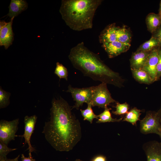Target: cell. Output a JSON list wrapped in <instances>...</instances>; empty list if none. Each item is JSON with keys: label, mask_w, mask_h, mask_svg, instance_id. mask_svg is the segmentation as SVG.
Returning <instances> with one entry per match:
<instances>
[{"label": "cell", "mask_w": 161, "mask_h": 161, "mask_svg": "<svg viewBox=\"0 0 161 161\" xmlns=\"http://www.w3.org/2000/svg\"><path fill=\"white\" fill-rule=\"evenodd\" d=\"M51 103L50 119L45 123L42 133L55 150L69 151L80 140V123L72 112V106L61 97H54Z\"/></svg>", "instance_id": "cell-1"}, {"label": "cell", "mask_w": 161, "mask_h": 161, "mask_svg": "<svg viewBox=\"0 0 161 161\" xmlns=\"http://www.w3.org/2000/svg\"><path fill=\"white\" fill-rule=\"evenodd\" d=\"M68 58L73 66L84 76L117 87L123 86L125 80L119 74L106 65L99 56L85 46L83 42L71 49Z\"/></svg>", "instance_id": "cell-2"}, {"label": "cell", "mask_w": 161, "mask_h": 161, "mask_svg": "<svg viewBox=\"0 0 161 161\" xmlns=\"http://www.w3.org/2000/svg\"><path fill=\"white\" fill-rule=\"evenodd\" d=\"M102 0H62L59 12L65 23L73 30L92 29L93 20Z\"/></svg>", "instance_id": "cell-3"}, {"label": "cell", "mask_w": 161, "mask_h": 161, "mask_svg": "<svg viewBox=\"0 0 161 161\" xmlns=\"http://www.w3.org/2000/svg\"><path fill=\"white\" fill-rule=\"evenodd\" d=\"M107 84L101 83L92 86V95L91 103L92 106L105 109L111 103L117 102L112 98L107 87Z\"/></svg>", "instance_id": "cell-4"}, {"label": "cell", "mask_w": 161, "mask_h": 161, "mask_svg": "<svg viewBox=\"0 0 161 161\" xmlns=\"http://www.w3.org/2000/svg\"><path fill=\"white\" fill-rule=\"evenodd\" d=\"M161 130V124L157 112L148 111L140 122V132L144 134L154 133L158 134Z\"/></svg>", "instance_id": "cell-5"}, {"label": "cell", "mask_w": 161, "mask_h": 161, "mask_svg": "<svg viewBox=\"0 0 161 161\" xmlns=\"http://www.w3.org/2000/svg\"><path fill=\"white\" fill-rule=\"evenodd\" d=\"M68 89L65 91L71 93L72 98L75 101V105L72 106V109L75 108L79 109L84 103H91L92 95V86L78 88L73 87L69 85Z\"/></svg>", "instance_id": "cell-6"}, {"label": "cell", "mask_w": 161, "mask_h": 161, "mask_svg": "<svg viewBox=\"0 0 161 161\" xmlns=\"http://www.w3.org/2000/svg\"><path fill=\"white\" fill-rule=\"evenodd\" d=\"M19 123L18 118L11 121L1 120L0 121V141L8 145L10 141L14 140Z\"/></svg>", "instance_id": "cell-7"}, {"label": "cell", "mask_w": 161, "mask_h": 161, "mask_svg": "<svg viewBox=\"0 0 161 161\" xmlns=\"http://www.w3.org/2000/svg\"><path fill=\"white\" fill-rule=\"evenodd\" d=\"M37 117L35 115L30 116H26L24 118V130L23 134L21 135H16V137H23L24 142L23 144L24 146L27 144L29 150V153L35 151V149L31 145L30 143V138L35 129V125L36 122Z\"/></svg>", "instance_id": "cell-8"}, {"label": "cell", "mask_w": 161, "mask_h": 161, "mask_svg": "<svg viewBox=\"0 0 161 161\" xmlns=\"http://www.w3.org/2000/svg\"><path fill=\"white\" fill-rule=\"evenodd\" d=\"M159 47L154 48L150 52L142 69L150 75L153 82L157 81V66L158 62V50Z\"/></svg>", "instance_id": "cell-9"}, {"label": "cell", "mask_w": 161, "mask_h": 161, "mask_svg": "<svg viewBox=\"0 0 161 161\" xmlns=\"http://www.w3.org/2000/svg\"><path fill=\"white\" fill-rule=\"evenodd\" d=\"M143 148L147 161H161V142L153 140L145 143Z\"/></svg>", "instance_id": "cell-10"}, {"label": "cell", "mask_w": 161, "mask_h": 161, "mask_svg": "<svg viewBox=\"0 0 161 161\" xmlns=\"http://www.w3.org/2000/svg\"><path fill=\"white\" fill-rule=\"evenodd\" d=\"M131 44H125L117 41L102 44V47L106 52L109 58L115 57L127 51Z\"/></svg>", "instance_id": "cell-11"}, {"label": "cell", "mask_w": 161, "mask_h": 161, "mask_svg": "<svg viewBox=\"0 0 161 161\" xmlns=\"http://www.w3.org/2000/svg\"><path fill=\"white\" fill-rule=\"evenodd\" d=\"M7 22L3 27L0 29V46H4L7 49L13 43L14 39V34L12 30V24L14 18Z\"/></svg>", "instance_id": "cell-12"}, {"label": "cell", "mask_w": 161, "mask_h": 161, "mask_svg": "<svg viewBox=\"0 0 161 161\" xmlns=\"http://www.w3.org/2000/svg\"><path fill=\"white\" fill-rule=\"evenodd\" d=\"M118 27L115 24L108 25L101 32L99 36V42L101 44L117 41V31Z\"/></svg>", "instance_id": "cell-13"}, {"label": "cell", "mask_w": 161, "mask_h": 161, "mask_svg": "<svg viewBox=\"0 0 161 161\" xmlns=\"http://www.w3.org/2000/svg\"><path fill=\"white\" fill-rule=\"evenodd\" d=\"M150 52L136 50L133 53L130 59L131 69H142Z\"/></svg>", "instance_id": "cell-14"}, {"label": "cell", "mask_w": 161, "mask_h": 161, "mask_svg": "<svg viewBox=\"0 0 161 161\" xmlns=\"http://www.w3.org/2000/svg\"><path fill=\"white\" fill-rule=\"evenodd\" d=\"M28 7V4L25 0H11L7 16L11 18L18 16Z\"/></svg>", "instance_id": "cell-15"}, {"label": "cell", "mask_w": 161, "mask_h": 161, "mask_svg": "<svg viewBox=\"0 0 161 161\" xmlns=\"http://www.w3.org/2000/svg\"><path fill=\"white\" fill-rule=\"evenodd\" d=\"M145 21L148 30L152 33L161 25V16L159 13H151L146 16Z\"/></svg>", "instance_id": "cell-16"}, {"label": "cell", "mask_w": 161, "mask_h": 161, "mask_svg": "<svg viewBox=\"0 0 161 161\" xmlns=\"http://www.w3.org/2000/svg\"><path fill=\"white\" fill-rule=\"evenodd\" d=\"M131 70L134 78L139 83L148 85L153 83L149 74L144 70L132 69Z\"/></svg>", "instance_id": "cell-17"}, {"label": "cell", "mask_w": 161, "mask_h": 161, "mask_svg": "<svg viewBox=\"0 0 161 161\" xmlns=\"http://www.w3.org/2000/svg\"><path fill=\"white\" fill-rule=\"evenodd\" d=\"M131 36L130 30L124 26L118 27L117 31V41L121 43L130 44Z\"/></svg>", "instance_id": "cell-18"}, {"label": "cell", "mask_w": 161, "mask_h": 161, "mask_svg": "<svg viewBox=\"0 0 161 161\" xmlns=\"http://www.w3.org/2000/svg\"><path fill=\"white\" fill-rule=\"evenodd\" d=\"M141 111L134 107L131 109L126 114L122 121L130 123L133 125L136 126L137 122L140 120Z\"/></svg>", "instance_id": "cell-19"}, {"label": "cell", "mask_w": 161, "mask_h": 161, "mask_svg": "<svg viewBox=\"0 0 161 161\" xmlns=\"http://www.w3.org/2000/svg\"><path fill=\"white\" fill-rule=\"evenodd\" d=\"M104 109V110L102 113L98 115V119L96 123L119 122L123 119V117L118 119L113 118L110 111L111 109L106 107Z\"/></svg>", "instance_id": "cell-20"}, {"label": "cell", "mask_w": 161, "mask_h": 161, "mask_svg": "<svg viewBox=\"0 0 161 161\" xmlns=\"http://www.w3.org/2000/svg\"><path fill=\"white\" fill-rule=\"evenodd\" d=\"M158 47H160L158 40L152 36L149 40L141 45L137 51L149 52L154 48Z\"/></svg>", "instance_id": "cell-21"}, {"label": "cell", "mask_w": 161, "mask_h": 161, "mask_svg": "<svg viewBox=\"0 0 161 161\" xmlns=\"http://www.w3.org/2000/svg\"><path fill=\"white\" fill-rule=\"evenodd\" d=\"M92 106L91 103H88L87 104V107L86 109L80 110L81 115L84 118L83 120L88 121L91 124L92 123L94 119H98V115H96L94 113Z\"/></svg>", "instance_id": "cell-22"}, {"label": "cell", "mask_w": 161, "mask_h": 161, "mask_svg": "<svg viewBox=\"0 0 161 161\" xmlns=\"http://www.w3.org/2000/svg\"><path fill=\"white\" fill-rule=\"evenodd\" d=\"M54 73L59 78L60 80L64 78L67 80L68 75L67 69L62 64L59 62L56 63Z\"/></svg>", "instance_id": "cell-23"}, {"label": "cell", "mask_w": 161, "mask_h": 161, "mask_svg": "<svg viewBox=\"0 0 161 161\" xmlns=\"http://www.w3.org/2000/svg\"><path fill=\"white\" fill-rule=\"evenodd\" d=\"M11 93L3 90L0 87V108L6 107L10 103V97Z\"/></svg>", "instance_id": "cell-24"}, {"label": "cell", "mask_w": 161, "mask_h": 161, "mask_svg": "<svg viewBox=\"0 0 161 161\" xmlns=\"http://www.w3.org/2000/svg\"><path fill=\"white\" fill-rule=\"evenodd\" d=\"M116 105L114 106L116 108L115 111H112V113L116 115H123L127 114L129 108V105L126 102L120 103L116 102Z\"/></svg>", "instance_id": "cell-25"}, {"label": "cell", "mask_w": 161, "mask_h": 161, "mask_svg": "<svg viewBox=\"0 0 161 161\" xmlns=\"http://www.w3.org/2000/svg\"><path fill=\"white\" fill-rule=\"evenodd\" d=\"M17 148H11L7 145L0 141V161H5L7 158V156L11 151H15Z\"/></svg>", "instance_id": "cell-26"}, {"label": "cell", "mask_w": 161, "mask_h": 161, "mask_svg": "<svg viewBox=\"0 0 161 161\" xmlns=\"http://www.w3.org/2000/svg\"><path fill=\"white\" fill-rule=\"evenodd\" d=\"M158 62L157 66V79L159 80L161 77V47L158 50Z\"/></svg>", "instance_id": "cell-27"}, {"label": "cell", "mask_w": 161, "mask_h": 161, "mask_svg": "<svg viewBox=\"0 0 161 161\" xmlns=\"http://www.w3.org/2000/svg\"><path fill=\"white\" fill-rule=\"evenodd\" d=\"M152 36L157 39L159 41L160 47H161V25L159 27L152 33Z\"/></svg>", "instance_id": "cell-28"}, {"label": "cell", "mask_w": 161, "mask_h": 161, "mask_svg": "<svg viewBox=\"0 0 161 161\" xmlns=\"http://www.w3.org/2000/svg\"><path fill=\"white\" fill-rule=\"evenodd\" d=\"M21 160L22 161H35V160L32 157L31 153H29L28 157H26L23 154H21Z\"/></svg>", "instance_id": "cell-29"}, {"label": "cell", "mask_w": 161, "mask_h": 161, "mask_svg": "<svg viewBox=\"0 0 161 161\" xmlns=\"http://www.w3.org/2000/svg\"><path fill=\"white\" fill-rule=\"evenodd\" d=\"M92 161H106V157L100 155L95 157Z\"/></svg>", "instance_id": "cell-30"}, {"label": "cell", "mask_w": 161, "mask_h": 161, "mask_svg": "<svg viewBox=\"0 0 161 161\" xmlns=\"http://www.w3.org/2000/svg\"><path fill=\"white\" fill-rule=\"evenodd\" d=\"M19 156L20 155H19L17 157L13 159H7L5 161H18V158Z\"/></svg>", "instance_id": "cell-31"}, {"label": "cell", "mask_w": 161, "mask_h": 161, "mask_svg": "<svg viewBox=\"0 0 161 161\" xmlns=\"http://www.w3.org/2000/svg\"><path fill=\"white\" fill-rule=\"evenodd\" d=\"M158 114L159 117L160 121L161 124V103L160 107L158 110L157 112Z\"/></svg>", "instance_id": "cell-32"}, {"label": "cell", "mask_w": 161, "mask_h": 161, "mask_svg": "<svg viewBox=\"0 0 161 161\" xmlns=\"http://www.w3.org/2000/svg\"><path fill=\"white\" fill-rule=\"evenodd\" d=\"M159 13L160 14L161 13V0L160 1V7L159 10Z\"/></svg>", "instance_id": "cell-33"}, {"label": "cell", "mask_w": 161, "mask_h": 161, "mask_svg": "<svg viewBox=\"0 0 161 161\" xmlns=\"http://www.w3.org/2000/svg\"><path fill=\"white\" fill-rule=\"evenodd\" d=\"M158 135L159 136H160V139H161V130L160 131V132H159V134H158Z\"/></svg>", "instance_id": "cell-34"}, {"label": "cell", "mask_w": 161, "mask_h": 161, "mask_svg": "<svg viewBox=\"0 0 161 161\" xmlns=\"http://www.w3.org/2000/svg\"><path fill=\"white\" fill-rule=\"evenodd\" d=\"M75 161H83L79 159L76 160Z\"/></svg>", "instance_id": "cell-35"}, {"label": "cell", "mask_w": 161, "mask_h": 161, "mask_svg": "<svg viewBox=\"0 0 161 161\" xmlns=\"http://www.w3.org/2000/svg\"><path fill=\"white\" fill-rule=\"evenodd\" d=\"M160 15V16H161V13H160V14H159Z\"/></svg>", "instance_id": "cell-36"}]
</instances>
